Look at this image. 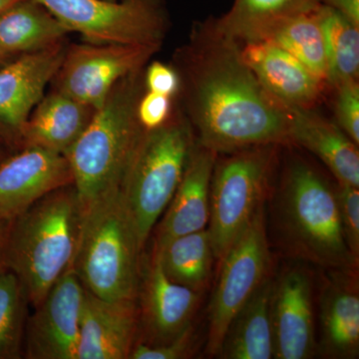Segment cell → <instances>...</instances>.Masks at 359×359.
<instances>
[{"label": "cell", "mask_w": 359, "mask_h": 359, "mask_svg": "<svg viewBox=\"0 0 359 359\" xmlns=\"http://www.w3.org/2000/svg\"><path fill=\"white\" fill-rule=\"evenodd\" d=\"M176 70L196 141L218 154L290 142V111L259 83L241 43L208 23L179 51Z\"/></svg>", "instance_id": "obj_1"}, {"label": "cell", "mask_w": 359, "mask_h": 359, "mask_svg": "<svg viewBox=\"0 0 359 359\" xmlns=\"http://www.w3.org/2000/svg\"><path fill=\"white\" fill-rule=\"evenodd\" d=\"M84 212L73 184L47 194L9 224L0 264L39 306L76 259Z\"/></svg>", "instance_id": "obj_2"}, {"label": "cell", "mask_w": 359, "mask_h": 359, "mask_svg": "<svg viewBox=\"0 0 359 359\" xmlns=\"http://www.w3.org/2000/svg\"><path fill=\"white\" fill-rule=\"evenodd\" d=\"M144 70L145 67L116 83L87 128L65 154L83 212L121 187L144 130L137 117V105L145 91Z\"/></svg>", "instance_id": "obj_3"}, {"label": "cell", "mask_w": 359, "mask_h": 359, "mask_svg": "<svg viewBox=\"0 0 359 359\" xmlns=\"http://www.w3.org/2000/svg\"><path fill=\"white\" fill-rule=\"evenodd\" d=\"M276 224L290 254L321 268H358L342 231L337 188L301 159L292 161L276 196Z\"/></svg>", "instance_id": "obj_4"}, {"label": "cell", "mask_w": 359, "mask_h": 359, "mask_svg": "<svg viewBox=\"0 0 359 359\" xmlns=\"http://www.w3.org/2000/svg\"><path fill=\"white\" fill-rule=\"evenodd\" d=\"M143 250L118 189L85 210L73 268L91 294L106 301L137 302Z\"/></svg>", "instance_id": "obj_5"}, {"label": "cell", "mask_w": 359, "mask_h": 359, "mask_svg": "<svg viewBox=\"0 0 359 359\" xmlns=\"http://www.w3.org/2000/svg\"><path fill=\"white\" fill-rule=\"evenodd\" d=\"M195 141L190 123L178 112L142 132L120 190L143 249L178 188Z\"/></svg>", "instance_id": "obj_6"}, {"label": "cell", "mask_w": 359, "mask_h": 359, "mask_svg": "<svg viewBox=\"0 0 359 359\" xmlns=\"http://www.w3.org/2000/svg\"><path fill=\"white\" fill-rule=\"evenodd\" d=\"M278 145L219 155L212 170L208 224L215 259L221 263L266 201Z\"/></svg>", "instance_id": "obj_7"}, {"label": "cell", "mask_w": 359, "mask_h": 359, "mask_svg": "<svg viewBox=\"0 0 359 359\" xmlns=\"http://www.w3.org/2000/svg\"><path fill=\"white\" fill-rule=\"evenodd\" d=\"M70 30L95 44L161 48L169 20L162 0H36Z\"/></svg>", "instance_id": "obj_8"}, {"label": "cell", "mask_w": 359, "mask_h": 359, "mask_svg": "<svg viewBox=\"0 0 359 359\" xmlns=\"http://www.w3.org/2000/svg\"><path fill=\"white\" fill-rule=\"evenodd\" d=\"M266 202L221 262L222 269L209 306L205 351L218 356L226 330L238 311L269 278L271 252Z\"/></svg>", "instance_id": "obj_9"}, {"label": "cell", "mask_w": 359, "mask_h": 359, "mask_svg": "<svg viewBox=\"0 0 359 359\" xmlns=\"http://www.w3.org/2000/svg\"><path fill=\"white\" fill-rule=\"evenodd\" d=\"M157 47L130 44L67 45L52 88L99 109L119 80L143 69Z\"/></svg>", "instance_id": "obj_10"}, {"label": "cell", "mask_w": 359, "mask_h": 359, "mask_svg": "<svg viewBox=\"0 0 359 359\" xmlns=\"http://www.w3.org/2000/svg\"><path fill=\"white\" fill-rule=\"evenodd\" d=\"M85 289L74 268L59 278L26 320L25 358L78 359Z\"/></svg>", "instance_id": "obj_11"}, {"label": "cell", "mask_w": 359, "mask_h": 359, "mask_svg": "<svg viewBox=\"0 0 359 359\" xmlns=\"http://www.w3.org/2000/svg\"><path fill=\"white\" fill-rule=\"evenodd\" d=\"M67 45L63 40L0 67V140L8 150H20L26 120L50 84Z\"/></svg>", "instance_id": "obj_12"}, {"label": "cell", "mask_w": 359, "mask_h": 359, "mask_svg": "<svg viewBox=\"0 0 359 359\" xmlns=\"http://www.w3.org/2000/svg\"><path fill=\"white\" fill-rule=\"evenodd\" d=\"M202 292L172 282L151 252L142 261L137 306L138 341L149 346H162L176 339L193 325Z\"/></svg>", "instance_id": "obj_13"}, {"label": "cell", "mask_w": 359, "mask_h": 359, "mask_svg": "<svg viewBox=\"0 0 359 359\" xmlns=\"http://www.w3.org/2000/svg\"><path fill=\"white\" fill-rule=\"evenodd\" d=\"M313 276L304 266H290L273 283L271 320L273 358L308 359L316 353Z\"/></svg>", "instance_id": "obj_14"}, {"label": "cell", "mask_w": 359, "mask_h": 359, "mask_svg": "<svg viewBox=\"0 0 359 359\" xmlns=\"http://www.w3.org/2000/svg\"><path fill=\"white\" fill-rule=\"evenodd\" d=\"M73 184L65 155L25 147L0 163V222H11L47 194Z\"/></svg>", "instance_id": "obj_15"}, {"label": "cell", "mask_w": 359, "mask_h": 359, "mask_svg": "<svg viewBox=\"0 0 359 359\" xmlns=\"http://www.w3.org/2000/svg\"><path fill=\"white\" fill-rule=\"evenodd\" d=\"M241 53L269 95L287 109H313L320 102L327 82L285 49L255 41L241 46Z\"/></svg>", "instance_id": "obj_16"}, {"label": "cell", "mask_w": 359, "mask_h": 359, "mask_svg": "<svg viewBox=\"0 0 359 359\" xmlns=\"http://www.w3.org/2000/svg\"><path fill=\"white\" fill-rule=\"evenodd\" d=\"M218 155L195 141L178 188L156 226L153 252L175 238L208 228L210 189Z\"/></svg>", "instance_id": "obj_17"}, {"label": "cell", "mask_w": 359, "mask_h": 359, "mask_svg": "<svg viewBox=\"0 0 359 359\" xmlns=\"http://www.w3.org/2000/svg\"><path fill=\"white\" fill-rule=\"evenodd\" d=\"M139 337L137 302H111L85 290L78 359H127Z\"/></svg>", "instance_id": "obj_18"}, {"label": "cell", "mask_w": 359, "mask_h": 359, "mask_svg": "<svg viewBox=\"0 0 359 359\" xmlns=\"http://www.w3.org/2000/svg\"><path fill=\"white\" fill-rule=\"evenodd\" d=\"M320 299L321 354L327 358L359 355L358 268L332 269Z\"/></svg>", "instance_id": "obj_19"}, {"label": "cell", "mask_w": 359, "mask_h": 359, "mask_svg": "<svg viewBox=\"0 0 359 359\" xmlns=\"http://www.w3.org/2000/svg\"><path fill=\"white\" fill-rule=\"evenodd\" d=\"M95 108L51 89L26 120L21 149L39 147L65 155L95 114Z\"/></svg>", "instance_id": "obj_20"}, {"label": "cell", "mask_w": 359, "mask_h": 359, "mask_svg": "<svg viewBox=\"0 0 359 359\" xmlns=\"http://www.w3.org/2000/svg\"><path fill=\"white\" fill-rule=\"evenodd\" d=\"M290 142L306 148L334 174L339 184L359 187L358 145L337 123L313 109H290Z\"/></svg>", "instance_id": "obj_21"}, {"label": "cell", "mask_w": 359, "mask_h": 359, "mask_svg": "<svg viewBox=\"0 0 359 359\" xmlns=\"http://www.w3.org/2000/svg\"><path fill=\"white\" fill-rule=\"evenodd\" d=\"M271 276L245 302L231 321L219 358L223 359H271L273 358Z\"/></svg>", "instance_id": "obj_22"}, {"label": "cell", "mask_w": 359, "mask_h": 359, "mask_svg": "<svg viewBox=\"0 0 359 359\" xmlns=\"http://www.w3.org/2000/svg\"><path fill=\"white\" fill-rule=\"evenodd\" d=\"M70 33L36 0H20L0 13V47L13 56L42 50Z\"/></svg>", "instance_id": "obj_23"}, {"label": "cell", "mask_w": 359, "mask_h": 359, "mask_svg": "<svg viewBox=\"0 0 359 359\" xmlns=\"http://www.w3.org/2000/svg\"><path fill=\"white\" fill-rule=\"evenodd\" d=\"M321 0H235L229 13L212 25L238 43L261 41L280 21L313 11Z\"/></svg>", "instance_id": "obj_24"}, {"label": "cell", "mask_w": 359, "mask_h": 359, "mask_svg": "<svg viewBox=\"0 0 359 359\" xmlns=\"http://www.w3.org/2000/svg\"><path fill=\"white\" fill-rule=\"evenodd\" d=\"M152 252L172 282L195 292L204 290L215 259L208 228L175 238L159 252Z\"/></svg>", "instance_id": "obj_25"}, {"label": "cell", "mask_w": 359, "mask_h": 359, "mask_svg": "<svg viewBox=\"0 0 359 359\" xmlns=\"http://www.w3.org/2000/svg\"><path fill=\"white\" fill-rule=\"evenodd\" d=\"M327 62V83L330 86L358 80L359 73V25L334 7H318Z\"/></svg>", "instance_id": "obj_26"}, {"label": "cell", "mask_w": 359, "mask_h": 359, "mask_svg": "<svg viewBox=\"0 0 359 359\" xmlns=\"http://www.w3.org/2000/svg\"><path fill=\"white\" fill-rule=\"evenodd\" d=\"M318 7L309 13L280 21L261 41L269 42L285 49L313 74L327 82L325 36L318 18Z\"/></svg>", "instance_id": "obj_27"}, {"label": "cell", "mask_w": 359, "mask_h": 359, "mask_svg": "<svg viewBox=\"0 0 359 359\" xmlns=\"http://www.w3.org/2000/svg\"><path fill=\"white\" fill-rule=\"evenodd\" d=\"M28 304L18 276L0 264V359L25 356Z\"/></svg>", "instance_id": "obj_28"}, {"label": "cell", "mask_w": 359, "mask_h": 359, "mask_svg": "<svg viewBox=\"0 0 359 359\" xmlns=\"http://www.w3.org/2000/svg\"><path fill=\"white\" fill-rule=\"evenodd\" d=\"M359 187L339 184L337 188L340 222L351 257L359 262Z\"/></svg>", "instance_id": "obj_29"}, {"label": "cell", "mask_w": 359, "mask_h": 359, "mask_svg": "<svg viewBox=\"0 0 359 359\" xmlns=\"http://www.w3.org/2000/svg\"><path fill=\"white\" fill-rule=\"evenodd\" d=\"M337 90L334 110L337 124L359 145V85L358 80L344 82Z\"/></svg>", "instance_id": "obj_30"}, {"label": "cell", "mask_w": 359, "mask_h": 359, "mask_svg": "<svg viewBox=\"0 0 359 359\" xmlns=\"http://www.w3.org/2000/svg\"><path fill=\"white\" fill-rule=\"evenodd\" d=\"M196 332L191 325L176 339L162 346H149L137 341L130 359H183L193 355L196 351Z\"/></svg>", "instance_id": "obj_31"}, {"label": "cell", "mask_w": 359, "mask_h": 359, "mask_svg": "<svg viewBox=\"0 0 359 359\" xmlns=\"http://www.w3.org/2000/svg\"><path fill=\"white\" fill-rule=\"evenodd\" d=\"M172 99L145 90L137 105V117L142 128L156 129L169 121L174 112Z\"/></svg>", "instance_id": "obj_32"}, {"label": "cell", "mask_w": 359, "mask_h": 359, "mask_svg": "<svg viewBox=\"0 0 359 359\" xmlns=\"http://www.w3.org/2000/svg\"><path fill=\"white\" fill-rule=\"evenodd\" d=\"M144 86L146 91L174 98L181 90V78L173 66L154 61L144 70Z\"/></svg>", "instance_id": "obj_33"}, {"label": "cell", "mask_w": 359, "mask_h": 359, "mask_svg": "<svg viewBox=\"0 0 359 359\" xmlns=\"http://www.w3.org/2000/svg\"><path fill=\"white\" fill-rule=\"evenodd\" d=\"M327 6L334 7L342 14L359 25V0H321Z\"/></svg>", "instance_id": "obj_34"}, {"label": "cell", "mask_w": 359, "mask_h": 359, "mask_svg": "<svg viewBox=\"0 0 359 359\" xmlns=\"http://www.w3.org/2000/svg\"><path fill=\"white\" fill-rule=\"evenodd\" d=\"M11 222H0V261H1L2 250H4V243Z\"/></svg>", "instance_id": "obj_35"}, {"label": "cell", "mask_w": 359, "mask_h": 359, "mask_svg": "<svg viewBox=\"0 0 359 359\" xmlns=\"http://www.w3.org/2000/svg\"><path fill=\"white\" fill-rule=\"evenodd\" d=\"M18 57V56H13L11 54L7 53L6 50L0 47V67L6 65L7 63L13 61L14 58Z\"/></svg>", "instance_id": "obj_36"}, {"label": "cell", "mask_w": 359, "mask_h": 359, "mask_svg": "<svg viewBox=\"0 0 359 359\" xmlns=\"http://www.w3.org/2000/svg\"><path fill=\"white\" fill-rule=\"evenodd\" d=\"M18 1H20V0H0V13Z\"/></svg>", "instance_id": "obj_37"}, {"label": "cell", "mask_w": 359, "mask_h": 359, "mask_svg": "<svg viewBox=\"0 0 359 359\" xmlns=\"http://www.w3.org/2000/svg\"><path fill=\"white\" fill-rule=\"evenodd\" d=\"M6 149H7L6 146L4 145V143H2L1 140H0V163H1L2 161L6 159V158L7 157Z\"/></svg>", "instance_id": "obj_38"}, {"label": "cell", "mask_w": 359, "mask_h": 359, "mask_svg": "<svg viewBox=\"0 0 359 359\" xmlns=\"http://www.w3.org/2000/svg\"><path fill=\"white\" fill-rule=\"evenodd\" d=\"M111 1H116V0H111Z\"/></svg>", "instance_id": "obj_39"}]
</instances>
